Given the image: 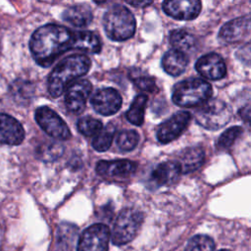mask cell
<instances>
[{"mask_svg":"<svg viewBox=\"0 0 251 251\" xmlns=\"http://www.w3.org/2000/svg\"><path fill=\"white\" fill-rule=\"evenodd\" d=\"M29 49L38 65L49 67L58 57L74 49V31L55 24L42 25L32 33Z\"/></svg>","mask_w":251,"mask_h":251,"instance_id":"6da1fadb","label":"cell"},{"mask_svg":"<svg viewBox=\"0 0 251 251\" xmlns=\"http://www.w3.org/2000/svg\"><path fill=\"white\" fill-rule=\"evenodd\" d=\"M91 67L90 59L81 54L64 58L56 65L48 77V91L52 97H59L73 80L87 74Z\"/></svg>","mask_w":251,"mask_h":251,"instance_id":"7a4b0ae2","label":"cell"},{"mask_svg":"<svg viewBox=\"0 0 251 251\" xmlns=\"http://www.w3.org/2000/svg\"><path fill=\"white\" fill-rule=\"evenodd\" d=\"M103 26L106 35L115 41H124L133 36L135 31V18L123 5H113L103 17Z\"/></svg>","mask_w":251,"mask_h":251,"instance_id":"3957f363","label":"cell"},{"mask_svg":"<svg viewBox=\"0 0 251 251\" xmlns=\"http://www.w3.org/2000/svg\"><path fill=\"white\" fill-rule=\"evenodd\" d=\"M212 85L202 78H188L175 84L172 93L173 102L183 108L203 104L212 96Z\"/></svg>","mask_w":251,"mask_h":251,"instance_id":"277c9868","label":"cell"},{"mask_svg":"<svg viewBox=\"0 0 251 251\" xmlns=\"http://www.w3.org/2000/svg\"><path fill=\"white\" fill-rule=\"evenodd\" d=\"M232 111L229 105L220 99H209L195 112L196 122L204 128L217 130L229 123Z\"/></svg>","mask_w":251,"mask_h":251,"instance_id":"5b68a950","label":"cell"},{"mask_svg":"<svg viewBox=\"0 0 251 251\" xmlns=\"http://www.w3.org/2000/svg\"><path fill=\"white\" fill-rule=\"evenodd\" d=\"M143 222V215L132 208H126L118 215L111 233L114 245H125L137 234Z\"/></svg>","mask_w":251,"mask_h":251,"instance_id":"8992f818","label":"cell"},{"mask_svg":"<svg viewBox=\"0 0 251 251\" xmlns=\"http://www.w3.org/2000/svg\"><path fill=\"white\" fill-rule=\"evenodd\" d=\"M35 121L49 136L58 140H67L71 137V131L62 118L51 108L42 106L36 109Z\"/></svg>","mask_w":251,"mask_h":251,"instance_id":"52a82bcc","label":"cell"},{"mask_svg":"<svg viewBox=\"0 0 251 251\" xmlns=\"http://www.w3.org/2000/svg\"><path fill=\"white\" fill-rule=\"evenodd\" d=\"M110 236L111 232L106 225H91L82 231L76 251H108Z\"/></svg>","mask_w":251,"mask_h":251,"instance_id":"ba28073f","label":"cell"},{"mask_svg":"<svg viewBox=\"0 0 251 251\" xmlns=\"http://www.w3.org/2000/svg\"><path fill=\"white\" fill-rule=\"evenodd\" d=\"M91 90L92 85L89 80H74L66 89L65 104L68 110L74 114L81 113L86 106V100L89 97Z\"/></svg>","mask_w":251,"mask_h":251,"instance_id":"9c48e42d","label":"cell"},{"mask_svg":"<svg viewBox=\"0 0 251 251\" xmlns=\"http://www.w3.org/2000/svg\"><path fill=\"white\" fill-rule=\"evenodd\" d=\"M190 119L191 115L186 111L176 113L160 125L157 130L158 140L165 144L176 139L187 128Z\"/></svg>","mask_w":251,"mask_h":251,"instance_id":"30bf717a","label":"cell"},{"mask_svg":"<svg viewBox=\"0 0 251 251\" xmlns=\"http://www.w3.org/2000/svg\"><path fill=\"white\" fill-rule=\"evenodd\" d=\"M93 109L102 116L116 114L122 107V96L114 88L105 87L98 89L90 99Z\"/></svg>","mask_w":251,"mask_h":251,"instance_id":"8fae6325","label":"cell"},{"mask_svg":"<svg viewBox=\"0 0 251 251\" xmlns=\"http://www.w3.org/2000/svg\"><path fill=\"white\" fill-rule=\"evenodd\" d=\"M201 8L202 3L198 0H170L163 3V10L168 16L182 21L197 18Z\"/></svg>","mask_w":251,"mask_h":251,"instance_id":"7c38bea8","label":"cell"},{"mask_svg":"<svg viewBox=\"0 0 251 251\" xmlns=\"http://www.w3.org/2000/svg\"><path fill=\"white\" fill-rule=\"evenodd\" d=\"M196 71L205 78L218 80L226 75V66L223 57L217 53H208L200 57L195 64Z\"/></svg>","mask_w":251,"mask_h":251,"instance_id":"4fadbf2b","label":"cell"},{"mask_svg":"<svg viewBox=\"0 0 251 251\" xmlns=\"http://www.w3.org/2000/svg\"><path fill=\"white\" fill-rule=\"evenodd\" d=\"M250 34L249 16L239 17L225 24L220 31L219 38L226 43H235L248 37Z\"/></svg>","mask_w":251,"mask_h":251,"instance_id":"5bb4252c","label":"cell"},{"mask_svg":"<svg viewBox=\"0 0 251 251\" xmlns=\"http://www.w3.org/2000/svg\"><path fill=\"white\" fill-rule=\"evenodd\" d=\"M137 165L130 160H101L96 165L99 176L107 177H126L136 171Z\"/></svg>","mask_w":251,"mask_h":251,"instance_id":"9a60e30c","label":"cell"},{"mask_svg":"<svg viewBox=\"0 0 251 251\" xmlns=\"http://www.w3.org/2000/svg\"><path fill=\"white\" fill-rule=\"evenodd\" d=\"M25 138V129L18 120L7 114H0V143L18 145Z\"/></svg>","mask_w":251,"mask_h":251,"instance_id":"2e32d148","label":"cell"},{"mask_svg":"<svg viewBox=\"0 0 251 251\" xmlns=\"http://www.w3.org/2000/svg\"><path fill=\"white\" fill-rule=\"evenodd\" d=\"M180 168L176 161H166L155 167L151 174V181L157 185H167L176 181L180 176Z\"/></svg>","mask_w":251,"mask_h":251,"instance_id":"e0dca14e","label":"cell"},{"mask_svg":"<svg viewBox=\"0 0 251 251\" xmlns=\"http://www.w3.org/2000/svg\"><path fill=\"white\" fill-rule=\"evenodd\" d=\"M205 160V152L200 146L185 148L179 154L176 161L182 174H190L198 170Z\"/></svg>","mask_w":251,"mask_h":251,"instance_id":"ac0fdd59","label":"cell"},{"mask_svg":"<svg viewBox=\"0 0 251 251\" xmlns=\"http://www.w3.org/2000/svg\"><path fill=\"white\" fill-rule=\"evenodd\" d=\"M187 65V55L174 48L168 50L162 58V68L172 76L180 75L185 71Z\"/></svg>","mask_w":251,"mask_h":251,"instance_id":"d6986e66","label":"cell"},{"mask_svg":"<svg viewBox=\"0 0 251 251\" xmlns=\"http://www.w3.org/2000/svg\"><path fill=\"white\" fill-rule=\"evenodd\" d=\"M62 18L65 22L76 27L87 26L93 19L90 8L84 4H77L67 8Z\"/></svg>","mask_w":251,"mask_h":251,"instance_id":"ffe728a7","label":"cell"},{"mask_svg":"<svg viewBox=\"0 0 251 251\" xmlns=\"http://www.w3.org/2000/svg\"><path fill=\"white\" fill-rule=\"evenodd\" d=\"M99 37L91 31H74V49L96 54L101 51Z\"/></svg>","mask_w":251,"mask_h":251,"instance_id":"44dd1931","label":"cell"},{"mask_svg":"<svg viewBox=\"0 0 251 251\" xmlns=\"http://www.w3.org/2000/svg\"><path fill=\"white\" fill-rule=\"evenodd\" d=\"M170 43L176 49L184 54L191 52L196 45V38L193 34L185 29H175L169 35Z\"/></svg>","mask_w":251,"mask_h":251,"instance_id":"7402d4cb","label":"cell"},{"mask_svg":"<svg viewBox=\"0 0 251 251\" xmlns=\"http://www.w3.org/2000/svg\"><path fill=\"white\" fill-rule=\"evenodd\" d=\"M147 102L148 96L146 94H139L132 100L131 105L126 114V118L130 124L137 126L143 124Z\"/></svg>","mask_w":251,"mask_h":251,"instance_id":"603a6c76","label":"cell"},{"mask_svg":"<svg viewBox=\"0 0 251 251\" xmlns=\"http://www.w3.org/2000/svg\"><path fill=\"white\" fill-rule=\"evenodd\" d=\"M115 132H116L115 126L113 124H108L96 135H94V138L91 143L92 147L98 152H103L108 150L112 144Z\"/></svg>","mask_w":251,"mask_h":251,"instance_id":"cb8c5ba5","label":"cell"},{"mask_svg":"<svg viewBox=\"0 0 251 251\" xmlns=\"http://www.w3.org/2000/svg\"><path fill=\"white\" fill-rule=\"evenodd\" d=\"M129 77L134 85L142 91L145 92H156L158 91V87L156 84V80L154 77L145 75L139 71L132 70L129 73Z\"/></svg>","mask_w":251,"mask_h":251,"instance_id":"d4e9b609","label":"cell"},{"mask_svg":"<svg viewBox=\"0 0 251 251\" xmlns=\"http://www.w3.org/2000/svg\"><path fill=\"white\" fill-rule=\"evenodd\" d=\"M215 242L206 234H197L189 239L184 251H214Z\"/></svg>","mask_w":251,"mask_h":251,"instance_id":"484cf974","label":"cell"},{"mask_svg":"<svg viewBox=\"0 0 251 251\" xmlns=\"http://www.w3.org/2000/svg\"><path fill=\"white\" fill-rule=\"evenodd\" d=\"M139 141V134L132 129H124L117 136V146L122 151H131Z\"/></svg>","mask_w":251,"mask_h":251,"instance_id":"4316f807","label":"cell"},{"mask_svg":"<svg viewBox=\"0 0 251 251\" xmlns=\"http://www.w3.org/2000/svg\"><path fill=\"white\" fill-rule=\"evenodd\" d=\"M77 130L84 136L96 135L102 128L103 125L99 120L91 117H83L76 123Z\"/></svg>","mask_w":251,"mask_h":251,"instance_id":"83f0119b","label":"cell"},{"mask_svg":"<svg viewBox=\"0 0 251 251\" xmlns=\"http://www.w3.org/2000/svg\"><path fill=\"white\" fill-rule=\"evenodd\" d=\"M64 152V147L57 142L45 143L38 149V156L45 162H51L58 159Z\"/></svg>","mask_w":251,"mask_h":251,"instance_id":"f1b7e54d","label":"cell"},{"mask_svg":"<svg viewBox=\"0 0 251 251\" xmlns=\"http://www.w3.org/2000/svg\"><path fill=\"white\" fill-rule=\"evenodd\" d=\"M243 132V128L241 126H231L225 130L217 141V146L220 149H227L229 148L234 141L241 135Z\"/></svg>","mask_w":251,"mask_h":251,"instance_id":"f546056e","label":"cell"},{"mask_svg":"<svg viewBox=\"0 0 251 251\" xmlns=\"http://www.w3.org/2000/svg\"><path fill=\"white\" fill-rule=\"evenodd\" d=\"M127 4L131 5V6H135V7H144V6H147V5H150L151 2L150 1H128Z\"/></svg>","mask_w":251,"mask_h":251,"instance_id":"4dcf8cb0","label":"cell"},{"mask_svg":"<svg viewBox=\"0 0 251 251\" xmlns=\"http://www.w3.org/2000/svg\"><path fill=\"white\" fill-rule=\"evenodd\" d=\"M239 114L241 115L242 119H244L248 123V121H249V106H246L245 109H241L239 111Z\"/></svg>","mask_w":251,"mask_h":251,"instance_id":"1f68e13d","label":"cell"},{"mask_svg":"<svg viewBox=\"0 0 251 251\" xmlns=\"http://www.w3.org/2000/svg\"><path fill=\"white\" fill-rule=\"evenodd\" d=\"M220 251H230V250H228V249H222V250H220Z\"/></svg>","mask_w":251,"mask_h":251,"instance_id":"d6a6232c","label":"cell"}]
</instances>
